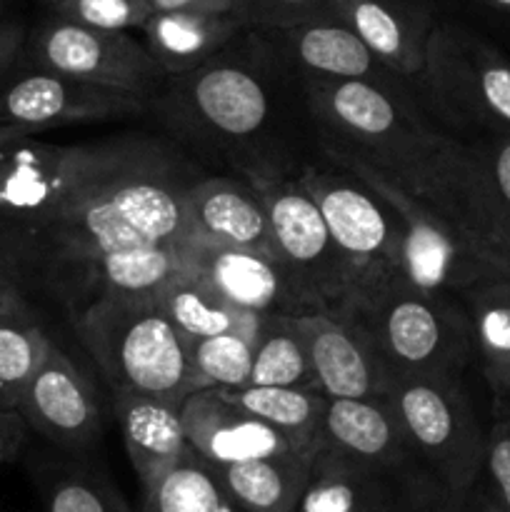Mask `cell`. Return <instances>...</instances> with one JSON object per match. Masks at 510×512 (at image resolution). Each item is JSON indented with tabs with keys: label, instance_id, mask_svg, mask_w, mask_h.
<instances>
[{
	"label": "cell",
	"instance_id": "46",
	"mask_svg": "<svg viewBox=\"0 0 510 512\" xmlns=\"http://www.w3.org/2000/svg\"><path fill=\"white\" fill-rule=\"evenodd\" d=\"M215 512H250V510H245V508H240L238 503H233V500H228L223 495V500H220V505H218V510Z\"/></svg>",
	"mask_w": 510,
	"mask_h": 512
},
{
	"label": "cell",
	"instance_id": "15",
	"mask_svg": "<svg viewBox=\"0 0 510 512\" xmlns=\"http://www.w3.org/2000/svg\"><path fill=\"white\" fill-rule=\"evenodd\" d=\"M30 430L68 453H85L103 435V408L85 370L53 343L18 403Z\"/></svg>",
	"mask_w": 510,
	"mask_h": 512
},
{
	"label": "cell",
	"instance_id": "16",
	"mask_svg": "<svg viewBox=\"0 0 510 512\" xmlns=\"http://www.w3.org/2000/svg\"><path fill=\"white\" fill-rule=\"evenodd\" d=\"M180 418L188 445L210 465L245 463L298 450L285 435L240 408L218 388L193 390L180 403Z\"/></svg>",
	"mask_w": 510,
	"mask_h": 512
},
{
	"label": "cell",
	"instance_id": "12",
	"mask_svg": "<svg viewBox=\"0 0 510 512\" xmlns=\"http://www.w3.org/2000/svg\"><path fill=\"white\" fill-rule=\"evenodd\" d=\"M148 100L108 85L50 70L20 68L0 83V128L40 133L60 125L103 123L143 115Z\"/></svg>",
	"mask_w": 510,
	"mask_h": 512
},
{
	"label": "cell",
	"instance_id": "2",
	"mask_svg": "<svg viewBox=\"0 0 510 512\" xmlns=\"http://www.w3.org/2000/svg\"><path fill=\"white\" fill-rule=\"evenodd\" d=\"M185 180L158 148L90 185L38 223L3 220L28 273L70 315L88 303L90 280L105 255L138 243L185 238Z\"/></svg>",
	"mask_w": 510,
	"mask_h": 512
},
{
	"label": "cell",
	"instance_id": "17",
	"mask_svg": "<svg viewBox=\"0 0 510 512\" xmlns=\"http://www.w3.org/2000/svg\"><path fill=\"white\" fill-rule=\"evenodd\" d=\"M183 95L190 118L220 138H250L270 118L263 78L238 60L220 55L183 75Z\"/></svg>",
	"mask_w": 510,
	"mask_h": 512
},
{
	"label": "cell",
	"instance_id": "43",
	"mask_svg": "<svg viewBox=\"0 0 510 512\" xmlns=\"http://www.w3.org/2000/svg\"><path fill=\"white\" fill-rule=\"evenodd\" d=\"M153 10H205V13H233L235 0H148Z\"/></svg>",
	"mask_w": 510,
	"mask_h": 512
},
{
	"label": "cell",
	"instance_id": "28",
	"mask_svg": "<svg viewBox=\"0 0 510 512\" xmlns=\"http://www.w3.org/2000/svg\"><path fill=\"white\" fill-rule=\"evenodd\" d=\"M470 315L473 353L495 400L510 398V278L488 280L458 295Z\"/></svg>",
	"mask_w": 510,
	"mask_h": 512
},
{
	"label": "cell",
	"instance_id": "20",
	"mask_svg": "<svg viewBox=\"0 0 510 512\" xmlns=\"http://www.w3.org/2000/svg\"><path fill=\"white\" fill-rule=\"evenodd\" d=\"M333 15L368 45L390 73L418 78L435 25L428 0H333Z\"/></svg>",
	"mask_w": 510,
	"mask_h": 512
},
{
	"label": "cell",
	"instance_id": "22",
	"mask_svg": "<svg viewBox=\"0 0 510 512\" xmlns=\"http://www.w3.org/2000/svg\"><path fill=\"white\" fill-rule=\"evenodd\" d=\"M113 395L125 453L143 490L190 453L180 403L130 390H113Z\"/></svg>",
	"mask_w": 510,
	"mask_h": 512
},
{
	"label": "cell",
	"instance_id": "38",
	"mask_svg": "<svg viewBox=\"0 0 510 512\" xmlns=\"http://www.w3.org/2000/svg\"><path fill=\"white\" fill-rule=\"evenodd\" d=\"M483 475L500 505L510 512V410L503 400H498L493 423L485 430Z\"/></svg>",
	"mask_w": 510,
	"mask_h": 512
},
{
	"label": "cell",
	"instance_id": "33",
	"mask_svg": "<svg viewBox=\"0 0 510 512\" xmlns=\"http://www.w3.org/2000/svg\"><path fill=\"white\" fill-rule=\"evenodd\" d=\"M190 363L200 388L235 390L250 385L253 370V340L225 333L188 340Z\"/></svg>",
	"mask_w": 510,
	"mask_h": 512
},
{
	"label": "cell",
	"instance_id": "24",
	"mask_svg": "<svg viewBox=\"0 0 510 512\" xmlns=\"http://www.w3.org/2000/svg\"><path fill=\"white\" fill-rule=\"evenodd\" d=\"M395 475L318 448L295 512H393Z\"/></svg>",
	"mask_w": 510,
	"mask_h": 512
},
{
	"label": "cell",
	"instance_id": "8",
	"mask_svg": "<svg viewBox=\"0 0 510 512\" xmlns=\"http://www.w3.org/2000/svg\"><path fill=\"white\" fill-rule=\"evenodd\" d=\"M415 80L428 103L470 138L510 133V60L473 30L435 23Z\"/></svg>",
	"mask_w": 510,
	"mask_h": 512
},
{
	"label": "cell",
	"instance_id": "47",
	"mask_svg": "<svg viewBox=\"0 0 510 512\" xmlns=\"http://www.w3.org/2000/svg\"><path fill=\"white\" fill-rule=\"evenodd\" d=\"M45 3H48V5H50V3H55V0H45Z\"/></svg>",
	"mask_w": 510,
	"mask_h": 512
},
{
	"label": "cell",
	"instance_id": "29",
	"mask_svg": "<svg viewBox=\"0 0 510 512\" xmlns=\"http://www.w3.org/2000/svg\"><path fill=\"white\" fill-rule=\"evenodd\" d=\"M223 393L250 415L285 435L293 448H320V423H323L325 403H328V395H323L320 390L245 385V388L223 390Z\"/></svg>",
	"mask_w": 510,
	"mask_h": 512
},
{
	"label": "cell",
	"instance_id": "1",
	"mask_svg": "<svg viewBox=\"0 0 510 512\" xmlns=\"http://www.w3.org/2000/svg\"><path fill=\"white\" fill-rule=\"evenodd\" d=\"M320 143L510 255V220L483 148L438 130L395 85L305 80Z\"/></svg>",
	"mask_w": 510,
	"mask_h": 512
},
{
	"label": "cell",
	"instance_id": "21",
	"mask_svg": "<svg viewBox=\"0 0 510 512\" xmlns=\"http://www.w3.org/2000/svg\"><path fill=\"white\" fill-rule=\"evenodd\" d=\"M268 33L278 43L280 53L305 73V80H368L395 85L393 73L335 15Z\"/></svg>",
	"mask_w": 510,
	"mask_h": 512
},
{
	"label": "cell",
	"instance_id": "41",
	"mask_svg": "<svg viewBox=\"0 0 510 512\" xmlns=\"http://www.w3.org/2000/svg\"><path fill=\"white\" fill-rule=\"evenodd\" d=\"M28 423L15 408H0V465L10 463L23 450L28 438Z\"/></svg>",
	"mask_w": 510,
	"mask_h": 512
},
{
	"label": "cell",
	"instance_id": "18",
	"mask_svg": "<svg viewBox=\"0 0 510 512\" xmlns=\"http://www.w3.org/2000/svg\"><path fill=\"white\" fill-rule=\"evenodd\" d=\"M183 228L195 243L275 253L263 200L248 180L203 178L185 185Z\"/></svg>",
	"mask_w": 510,
	"mask_h": 512
},
{
	"label": "cell",
	"instance_id": "25",
	"mask_svg": "<svg viewBox=\"0 0 510 512\" xmlns=\"http://www.w3.org/2000/svg\"><path fill=\"white\" fill-rule=\"evenodd\" d=\"M315 450H288L233 465H210L228 500L250 512H295ZM208 463V460H205Z\"/></svg>",
	"mask_w": 510,
	"mask_h": 512
},
{
	"label": "cell",
	"instance_id": "3",
	"mask_svg": "<svg viewBox=\"0 0 510 512\" xmlns=\"http://www.w3.org/2000/svg\"><path fill=\"white\" fill-rule=\"evenodd\" d=\"M75 333L113 390L183 403L200 390L190 343L155 298L98 295L73 313Z\"/></svg>",
	"mask_w": 510,
	"mask_h": 512
},
{
	"label": "cell",
	"instance_id": "35",
	"mask_svg": "<svg viewBox=\"0 0 510 512\" xmlns=\"http://www.w3.org/2000/svg\"><path fill=\"white\" fill-rule=\"evenodd\" d=\"M53 15L98 30H120L133 33L153 15L148 0H55L50 3Z\"/></svg>",
	"mask_w": 510,
	"mask_h": 512
},
{
	"label": "cell",
	"instance_id": "32",
	"mask_svg": "<svg viewBox=\"0 0 510 512\" xmlns=\"http://www.w3.org/2000/svg\"><path fill=\"white\" fill-rule=\"evenodd\" d=\"M140 493L138 512H215L223 500L213 468L193 448Z\"/></svg>",
	"mask_w": 510,
	"mask_h": 512
},
{
	"label": "cell",
	"instance_id": "13",
	"mask_svg": "<svg viewBox=\"0 0 510 512\" xmlns=\"http://www.w3.org/2000/svg\"><path fill=\"white\" fill-rule=\"evenodd\" d=\"M188 268L228 303L263 315H305L325 303L280 255L250 248H220L185 238Z\"/></svg>",
	"mask_w": 510,
	"mask_h": 512
},
{
	"label": "cell",
	"instance_id": "4",
	"mask_svg": "<svg viewBox=\"0 0 510 512\" xmlns=\"http://www.w3.org/2000/svg\"><path fill=\"white\" fill-rule=\"evenodd\" d=\"M333 310L368 328L393 378H463L475 360L470 315L453 293L423 290L403 278Z\"/></svg>",
	"mask_w": 510,
	"mask_h": 512
},
{
	"label": "cell",
	"instance_id": "5",
	"mask_svg": "<svg viewBox=\"0 0 510 512\" xmlns=\"http://www.w3.org/2000/svg\"><path fill=\"white\" fill-rule=\"evenodd\" d=\"M153 150L150 143L58 145L0 128V218L38 223Z\"/></svg>",
	"mask_w": 510,
	"mask_h": 512
},
{
	"label": "cell",
	"instance_id": "30",
	"mask_svg": "<svg viewBox=\"0 0 510 512\" xmlns=\"http://www.w3.org/2000/svg\"><path fill=\"white\" fill-rule=\"evenodd\" d=\"M55 340L30 300H20L0 318V408L18 410L30 380L48 358Z\"/></svg>",
	"mask_w": 510,
	"mask_h": 512
},
{
	"label": "cell",
	"instance_id": "23",
	"mask_svg": "<svg viewBox=\"0 0 510 512\" xmlns=\"http://www.w3.org/2000/svg\"><path fill=\"white\" fill-rule=\"evenodd\" d=\"M243 28L235 13L153 10L140 33L160 70L183 78L213 60Z\"/></svg>",
	"mask_w": 510,
	"mask_h": 512
},
{
	"label": "cell",
	"instance_id": "45",
	"mask_svg": "<svg viewBox=\"0 0 510 512\" xmlns=\"http://www.w3.org/2000/svg\"><path fill=\"white\" fill-rule=\"evenodd\" d=\"M483 5H488V8L498 10V13H505L510 15V0H480Z\"/></svg>",
	"mask_w": 510,
	"mask_h": 512
},
{
	"label": "cell",
	"instance_id": "7",
	"mask_svg": "<svg viewBox=\"0 0 510 512\" xmlns=\"http://www.w3.org/2000/svg\"><path fill=\"white\" fill-rule=\"evenodd\" d=\"M320 148L333 163L358 175L375 193L383 195L400 215L403 220V278L408 283L423 290L463 295L465 290L488 283V280L510 278L508 253L465 230L463 225L415 203L413 198L395 190L343 150L328 143H320Z\"/></svg>",
	"mask_w": 510,
	"mask_h": 512
},
{
	"label": "cell",
	"instance_id": "6",
	"mask_svg": "<svg viewBox=\"0 0 510 512\" xmlns=\"http://www.w3.org/2000/svg\"><path fill=\"white\" fill-rule=\"evenodd\" d=\"M328 163L308 165L298 180L318 203L343 258L348 300L340 308H345L403 280V220L365 180L330 158Z\"/></svg>",
	"mask_w": 510,
	"mask_h": 512
},
{
	"label": "cell",
	"instance_id": "36",
	"mask_svg": "<svg viewBox=\"0 0 510 512\" xmlns=\"http://www.w3.org/2000/svg\"><path fill=\"white\" fill-rule=\"evenodd\" d=\"M393 512H463V500L455 498L433 470L418 460L395 475Z\"/></svg>",
	"mask_w": 510,
	"mask_h": 512
},
{
	"label": "cell",
	"instance_id": "10",
	"mask_svg": "<svg viewBox=\"0 0 510 512\" xmlns=\"http://www.w3.org/2000/svg\"><path fill=\"white\" fill-rule=\"evenodd\" d=\"M20 68L50 70L150 100L165 73L133 33L98 30L50 15L25 35Z\"/></svg>",
	"mask_w": 510,
	"mask_h": 512
},
{
	"label": "cell",
	"instance_id": "42",
	"mask_svg": "<svg viewBox=\"0 0 510 512\" xmlns=\"http://www.w3.org/2000/svg\"><path fill=\"white\" fill-rule=\"evenodd\" d=\"M25 28L15 20H8L0 15V83L8 78L18 65L20 53L25 45Z\"/></svg>",
	"mask_w": 510,
	"mask_h": 512
},
{
	"label": "cell",
	"instance_id": "9",
	"mask_svg": "<svg viewBox=\"0 0 510 512\" xmlns=\"http://www.w3.org/2000/svg\"><path fill=\"white\" fill-rule=\"evenodd\" d=\"M385 398L420 463L465 503L483 475L485 428L463 378H393Z\"/></svg>",
	"mask_w": 510,
	"mask_h": 512
},
{
	"label": "cell",
	"instance_id": "40",
	"mask_svg": "<svg viewBox=\"0 0 510 512\" xmlns=\"http://www.w3.org/2000/svg\"><path fill=\"white\" fill-rule=\"evenodd\" d=\"M473 140H478V145L483 148L490 173H493L495 190H498L500 203H503L505 215L510 220V133L480 135Z\"/></svg>",
	"mask_w": 510,
	"mask_h": 512
},
{
	"label": "cell",
	"instance_id": "26",
	"mask_svg": "<svg viewBox=\"0 0 510 512\" xmlns=\"http://www.w3.org/2000/svg\"><path fill=\"white\" fill-rule=\"evenodd\" d=\"M155 300L188 340L235 333L255 343L265 320L263 315L228 303L213 285L205 283L190 268L170 280Z\"/></svg>",
	"mask_w": 510,
	"mask_h": 512
},
{
	"label": "cell",
	"instance_id": "31",
	"mask_svg": "<svg viewBox=\"0 0 510 512\" xmlns=\"http://www.w3.org/2000/svg\"><path fill=\"white\" fill-rule=\"evenodd\" d=\"M250 385L320 390L308 345L293 315H270L263 320V328L253 345Z\"/></svg>",
	"mask_w": 510,
	"mask_h": 512
},
{
	"label": "cell",
	"instance_id": "37",
	"mask_svg": "<svg viewBox=\"0 0 510 512\" xmlns=\"http://www.w3.org/2000/svg\"><path fill=\"white\" fill-rule=\"evenodd\" d=\"M233 13L245 28L280 30L333 15V0H235Z\"/></svg>",
	"mask_w": 510,
	"mask_h": 512
},
{
	"label": "cell",
	"instance_id": "44",
	"mask_svg": "<svg viewBox=\"0 0 510 512\" xmlns=\"http://www.w3.org/2000/svg\"><path fill=\"white\" fill-rule=\"evenodd\" d=\"M463 512H508V510L500 505V500L495 498V493L490 490V485L483 483V475H480V480L473 485V490L468 493V498H465Z\"/></svg>",
	"mask_w": 510,
	"mask_h": 512
},
{
	"label": "cell",
	"instance_id": "19",
	"mask_svg": "<svg viewBox=\"0 0 510 512\" xmlns=\"http://www.w3.org/2000/svg\"><path fill=\"white\" fill-rule=\"evenodd\" d=\"M320 448L388 475L418 463L388 398H328L320 423Z\"/></svg>",
	"mask_w": 510,
	"mask_h": 512
},
{
	"label": "cell",
	"instance_id": "14",
	"mask_svg": "<svg viewBox=\"0 0 510 512\" xmlns=\"http://www.w3.org/2000/svg\"><path fill=\"white\" fill-rule=\"evenodd\" d=\"M320 393L328 398H385L393 383L373 335L358 318L323 308L295 315Z\"/></svg>",
	"mask_w": 510,
	"mask_h": 512
},
{
	"label": "cell",
	"instance_id": "34",
	"mask_svg": "<svg viewBox=\"0 0 510 512\" xmlns=\"http://www.w3.org/2000/svg\"><path fill=\"white\" fill-rule=\"evenodd\" d=\"M48 512H130L118 490L88 468H70L55 475L45 495Z\"/></svg>",
	"mask_w": 510,
	"mask_h": 512
},
{
	"label": "cell",
	"instance_id": "11",
	"mask_svg": "<svg viewBox=\"0 0 510 512\" xmlns=\"http://www.w3.org/2000/svg\"><path fill=\"white\" fill-rule=\"evenodd\" d=\"M245 180L263 200L275 253L318 293L325 308H340L348 300V273L313 195L298 178H278L260 168H245Z\"/></svg>",
	"mask_w": 510,
	"mask_h": 512
},
{
	"label": "cell",
	"instance_id": "39",
	"mask_svg": "<svg viewBox=\"0 0 510 512\" xmlns=\"http://www.w3.org/2000/svg\"><path fill=\"white\" fill-rule=\"evenodd\" d=\"M28 273L20 260L18 248L10 238L8 228L0 220V318L13 308L15 303L28 298Z\"/></svg>",
	"mask_w": 510,
	"mask_h": 512
},
{
	"label": "cell",
	"instance_id": "27",
	"mask_svg": "<svg viewBox=\"0 0 510 512\" xmlns=\"http://www.w3.org/2000/svg\"><path fill=\"white\" fill-rule=\"evenodd\" d=\"M183 270H188L185 238L128 245L100 260L90 280L88 303L98 295L158 298L160 290Z\"/></svg>",
	"mask_w": 510,
	"mask_h": 512
}]
</instances>
